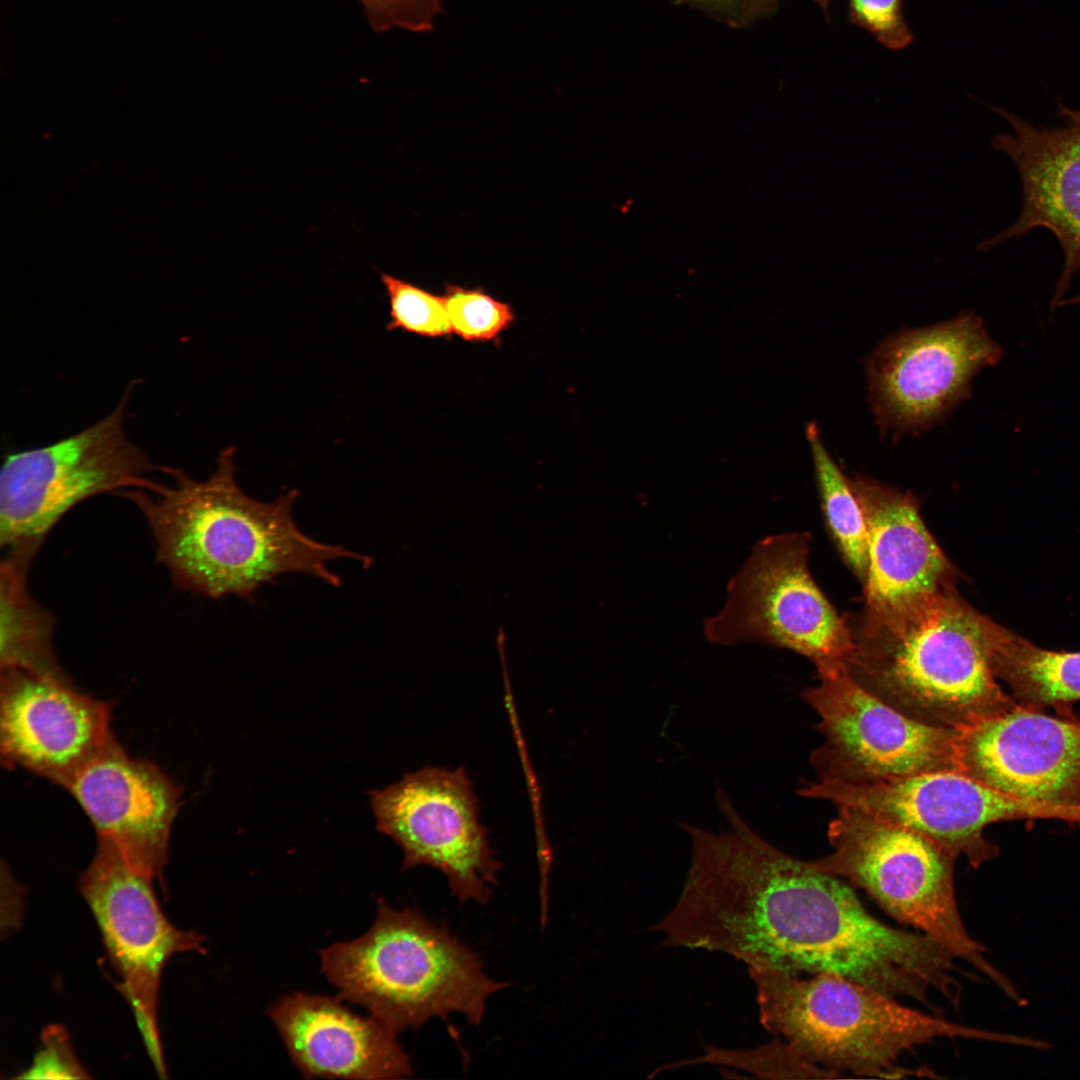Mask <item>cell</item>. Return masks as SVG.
Returning <instances> with one entry per match:
<instances>
[{
	"mask_svg": "<svg viewBox=\"0 0 1080 1080\" xmlns=\"http://www.w3.org/2000/svg\"><path fill=\"white\" fill-rule=\"evenodd\" d=\"M716 919L725 950L748 968L831 973L928 1007L931 991L959 1004L960 970L947 947L887 925L848 882L765 840L747 847L727 869Z\"/></svg>",
	"mask_w": 1080,
	"mask_h": 1080,
	"instance_id": "cell-1",
	"label": "cell"
},
{
	"mask_svg": "<svg viewBox=\"0 0 1080 1080\" xmlns=\"http://www.w3.org/2000/svg\"><path fill=\"white\" fill-rule=\"evenodd\" d=\"M235 453L232 446L222 449L204 480L163 466L171 484L121 493L144 515L157 559L177 586L214 599L231 594L251 601L259 587L286 573H305L339 587L342 580L328 562L348 558L370 567L371 557L300 530L293 517L297 489L270 502L247 495L236 480Z\"/></svg>",
	"mask_w": 1080,
	"mask_h": 1080,
	"instance_id": "cell-2",
	"label": "cell"
},
{
	"mask_svg": "<svg viewBox=\"0 0 1080 1080\" xmlns=\"http://www.w3.org/2000/svg\"><path fill=\"white\" fill-rule=\"evenodd\" d=\"M988 619L955 586L890 613L860 612L847 617L853 650L845 671L901 713L961 730L1016 702L990 667Z\"/></svg>",
	"mask_w": 1080,
	"mask_h": 1080,
	"instance_id": "cell-3",
	"label": "cell"
},
{
	"mask_svg": "<svg viewBox=\"0 0 1080 1080\" xmlns=\"http://www.w3.org/2000/svg\"><path fill=\"white\" fill-rule=\"evenodd\" d=\"M761 1024L799 1056L837 1078L936 1077L928 1069L904 1068L897 1059L937 1038H963L1037 1049L1031 1037L960 1025L911 1009L862 984L831 973L808 979L749 967Z\"/></svg>",
	"mask_w": 1080,
	"mask_h": 1080,
	"instance_id": "cell-4",
	"label": "cell"
},
{
	"mask_svg": "<svg viewBox=\"0 0 1080 1080\" xmlns=\"http://www.w3.org/2000/svg\"><path fill=\"white\" fill-rule=\"evenodd\" d=\"M320 958L339 997L395 1034L451 1013L479 1026L489 996L508 986L490 978L479 956L446 928L382 898L366 933L323 949Z\"/></svg>",
	"mask_w": 1080,
	"mask_h": 1080,
	"instance_id": "cell-5",
	"label": "cell"
},
{
	"mask_svg": "<svg viewBox=\"0 0 1080 1080\" xmlns=\"http://www.w3.org/2000/svg\"><path fill=\"white\" fill-rule=\"evenodd\" d=\"M827 834L833 851L810 861L816 869L862 889L894 919L941 943L1011 1000L1024 1003L964 925L951 853L912 829L846 806L838 807Z\"/></svg>",
	"mask_w": 1080,
	"mask_h": 1080,
	"instance_id": "cell-6",
	"label": "cell"
},
{
	"mask_svg": "<svg viewBox=\"0 0 1080 1080\" xmlns=\"http://www.w3.org/2000/svg\"><path fill=\"white\" fill-rule=\"evenodd\" d=\"M94 424L47 446L9 454L0 472V545L30 564L60 518L90 497L151 490L157 466L124 429L131 388Z\"/></svg>",
	"mask_w": 1080,
	"mask_h": 1080,
	"instance_id": "cell-7",
	"label": "cell"
},
{
	"mask_svg": "<svg viewBox=\"0 0 1080 1080\" xmlns=\"http://www.w3.org/2000/svg\"><path fill=\"white\" fill-rule=\"evenodd\" d=\"M810 540L807 532L759 540L730 579L721 611L704 620L706 640L788 649L809 659L818 676L844 671L851 629L810 572Z\"/></svg>",
	"mask_w": 1080,
	"mask_h": 1080,
	"instance_id": "cell-8",
	"label": "cell"
},
{
	"mask_svg": "<svg viewBox=\"0 0 1080 1080\" xmlns=\"http://www.w3.org/2000/svg\"><path fill=\"white\" fill-rule=\"evenodd\" d=\"M1003 354L973 311L888 336L865 364L868 401L880 434L897 439L941 423L970 397L973 378Z\"/></svg>",
	"mask_w": 1080,
	"mask_h": 1080,
	"instance_id": "cell-9",
	"label": "cell"
},
{
	"mask_svg": "<svg viewBox=\"0 0 1080 1080\" xmlns=\"http://www.w3.org/2000/svg\"><path fill=\"white\" fill-rule=\"evenodd\" d=\"M376 828L404 853L403 869L430 866L464 903L485 904L502 867L479 819L478 799L463 767H424L370 792Z\"/></svg>",
	"mask_w": 1080,
	"mask_h": 1080,
	"instance_id": "cell-10",
	"label": "cell"
},
{
	"mask_svg": "<svg viewBox=\"0 0 1080 1080\" xmlns=\"http://www.w3.org/2000/svg\"><path fill=\"white\" fill-rule=\"evenodd\" d=\"M151 878L133 869L110 842L97 838L95 854L82 873L79 890L101 932L106 953L120 977L155 1070L165 1077L157 1008L160 979L176 953H205L204 938L170 923Z\"/></svg>",
	"mask_w": 1080,
	"mask_h": 1080,
	"instance_id": "cell-11",
	"label": "cell"
},
{
	"mask_svg": "<svg viewBox=\"0 0 1080 1080\" xmlns=\"http://www.w3.org/2000/svg\"><path fill=\"white\" fill-rule=\"evenodd\" d=\"M803 692L824 743L811 756L819 779L865 782L959 771L957 730L915 720L859 685L845 670Z\"/></svg>",
	"mask_w": 1080,
	"mask_h": 1080,
	"instance_id": "cell-12",
	"label": "cell"
},
{
	"mask_svg": "<svg viewBox=\"0 0 1080 1080\" xmlns=\"http://www.w3.org/2000/svg\"><path fill=\"white\" fill-rule=\"evenodd\" d=\"M799 793L905 826L955 858L965 856L974 868L997 855V847L983 836L986 826L1018 818L1068 820L1058 809L1007 795L956 770L865 782L819 779Z\"/></svg>",
	"mask_w": 1080,
	"mask_h": 1080,
	"instance_id": "cell-13",
	"label": "cell"
},
{
	"mask_svg": "<svg viewBox=\"0 0 1080 1080\" xmlns=\"http://www.w3.org/2000/svg\"><path fill=\"white\" fill-rule=\"evenodd\" d=\"M959 771L1080 822V722L1017 701L958 730Z\"/></svg>",
	"mask_w": 1080,
	"mask_h": 1080,
	"instance_id": "cell-14",
	"label": "cell"
},
{
	"mask_svg": "<svg viewBox=\"0 0 1080 1080\" xmlns=\"http://www.w3.org/2000/svg\"><path fill=\"white\" fill-rule=\"evenodd\" d=\"M111 704L71 680L1 668L2 763L64 788L90 762L116 746Z\"/></svg>",
	"mask_w": 1080,
	"mask_h": 1080,
	"instance_id": "cell-15",
	"label": "cell"
},
{
	"mask_svg": "<svg viewBox=\"0 0 1080 1080\" xmlns=\"http://www.w3.org/2000/svg\"><path fill=\"white\" fill-rule=\"evenodd\" d=\"M1010 126L992 139L1019 173L1023 205L1006 230L982 241L988 250L1035 228L1052 232L1063 251V268L1051 300L1053 310L1080 305V122L1059 128L1036 127L1019 116L992 106Z\"/></svg>",
	"mask_w": 1080,
	"mask_h": 1080,
	"instance_id": "cell-16",
	"label": "cell"
},
{
	"mask_svg": "<svg viewBox=\"0 0 1080 1080\" xmlns=\"http://www.w3.org/2000/svg\"><path fill=\"white\" fill-rule=\"evenodd\" d=\"M92 823L136 871L160 877L168 861L181 789L153 763L120 744L86 765L65 788Z\"/></svg>",
	"mask_w": 1080,
	"mask_h": 1080,
	"instance_id": "cell-17",
	"label": "cell"
},
{
	"mask_svg": "<svg viewBox=\"0 0 1080 1080\" xmlns=\"http://www.w3.org/2000/svg\"><path fill=\"white\" fill-rule=\"evenodd\" d=\"M850 483L867 525L862 613H890L955 586L954 566L927 529L910 492L866 476H855Z\"/></svg>",
	"mask_w": 1080,
	"mask_h": 1080,
	"instance_id": "cell-18",
	"label": "cell"
},
{
	"mask_svg": "<svg viewBox=\"0 0 1080 1080\" xmlns=\"http://www.w3.org/2000/svg\"><path fill=\"white\" fill-rule=\"evenodd\" d=\"M288 1054L305 1078L397 1079L411 1062L383 1023L329 996L291 993L268 1010Z\"/></svg>",
	"mask_w": 1080,
	"mask_h": 1080,
	"instance_id": "cell-19",
	"label": "cell"
},
{
	"mask_svg": "<svg viewBox=\"0 0 1080 1080\" xmlns=\"http://www.w3.org/2000/svg\"><path fill=\"white\" fill-rule=\"evenodd\" d=\"M988 658L1013 698L1035 708L1080 700V652L1043 649L989 618Z\"/></svg>",
	"mask_w": 1080,
	"mask_h": 1080,
	"instance_id": "cell-20",
	"label": "cell"
},
{
	"mask_svg": "<svg viewBox=\"0 0 1080 1080\" xmlns=\"http://www.w3.org/2000/svg\"><path fill=\"white\" fill-rule=\"evenodd\" d=\"M28 567V563L11 556L1 562V668L66 678L52 649L53 618L28 590Z\"/></svg>",
	"mask_w": 1080,
	"mask_h": 1080,
	"instance_id": "cell-21",
	"label": "cell"
},
{
	"mask_svg": "<svg viewBox=\"0 0 1080 1080\" xmlns=\"http://www.w3.org/2000/svg\"><path fill=\"white\" fill-rule=\"evenodd\" d=\"M805 435L826 527L848 568L861 581L867 570V525L860 502L847 478L822 442L815 422Z\"/></svg>",
	"mask_w": 1080,
	"mask_h": 1080,
	"instance_id": "cell-22",
	"label": "cell"
},
{
	"mask_svg": "<svg viewBox=\"0 0 1080 1080\" xmlns=\"http://www.w3.org/2000/svg\"><path fill=\"white\" fill-rule=\"evenodd\" d=\"M379 276L389 305L387 330L427 338L452 334L443 296L394 275L381 272Z\"/></svg>",
	"mask_w": 1080,
	"mask_h": 1080,
	"instance_id": "cell-23",
	"label": "cell"
},
{
	"mask_svg": "<svg viewBox=\"0 0 1080 1080\" xmlns=\"http://www.w3.org/2000/svg\"><path fill=\"white\" fill-rule=\"evenodd\" d=\"M451 333L468 342L496 339L513 323L511 306L486 293L448 284L442 295Z\"/></svg>",
	"mask_w": 1080,
	"mask_h": 1080,
	"instance_id": "cell-24",
	"label": "cell"
},
{
	"mask_svg": "<svg viewBox=\"0 0 1080 1080\" xmlns=\"http://www.w3.org/2000/svg\"><path fill=\"white\" fill-rule=\"evenodd\" d=\"M852 23L893 50L906 47L913 35L904 19L902 0H849Z\"/></svg>",
	"mask_w": 1080,
	"mask_h": 1080,
	"instance_id": "cell-25",
	"label": "cell"
},
{
	"mask_svg": "<svg viewBox=\"0 0 1080 1080\" xmlns=\"http://www.w3.org/2000/svg\"><path fill=\"white\" fill-rule=\"evenodd\" d=\"M371 28L385 32L402 28L413 32L429 31L442 10L441 0H356Z\"/></svg>",
	"mask_w": 1080,
	"mask_h": 1080,
	"instance_id": "cell-26",
	"label": "cell"
},
{
	"mask_svg": "<svg viewBox=\"0 0 1080 1080\" xmlns=\"http://www.w3.org/2000/svg\"><path fill=\"white\" fill-rule=\"evenodd\" d=\"M42 1045L31 1065L16 1078L85 1079L89 1075L71 1047L67 1032L60 1025H50L41 1035Z\"/></svg>",
	"mask_w": 1080,
	"mask_h": 1080,
	"instance_id": "cell-27",
	"label": "cell"
},
{
	"mask_svg": "<svg viewBox=\"0 0 1080 1080\" xmlns=\"http://www.w3.org/2000/svg\"><path fill=\"white\" fill-rule=\"evenodd\" d=\"M1059 115L1065 119V121L1080 122V109L1075 110L1068 108L1064 105L1059 106Z\"/></svg>",
	"mask_w": 1080,
	"mask_h": 1080,
	"instance_id": "cell-28",
	"label": "cell"
},
{
	"mask_svg": "<svg viewBox=\"0 0 1080 1080\" xmlns=\"http://www.w3.org/2000/svg\"><path fill=\"white\" fill-rule=\"evenodd\" d=\"M813 1H815L823 9V11L827 12L830 0H813Z\"/></svg>",
	"mask_w": 1080,
	"mask_h": 1080,
	"instance_id": "cell-29",
	"label": "cell"
},
{
	"mask_svg": "<svg viewBox=\"0 0 1080 1080\" xmlns=\"http://www.w3.org/2000/svg\"><path fill=\"white\" fill-rule=\"evenodd\" d=\"M684 1L692 2V3H695V4H705L709 0H684Z\"/></svg>",
	"mask_w": 1080,
	"mask_h": 1080,
	"instance_id": "cell-30",
	"label": "cell"
}]
</instances>
